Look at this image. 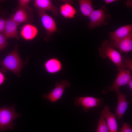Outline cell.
Masks as SVG:
<instances>
[{
	"label": "cell",
	"mask_w": 132,
	"mask_h": 132,
	"mask_svg": "<svg viewBox=\"0 0 132 132\" xmlns=\"http://www.w3.org/2000/svg\"><path fill=\"white\" fill-rule=\"evenodd\" d=\"M0 64L2 66L1 69L2 72L5 73L9 70L18 76H20L24 62L20 57L17 46L13 51L9 53L4 59L0 62Z\"/></svg>",
	"instance_id": "cell-1"
},
{
	"label": "cell",
	"mask_w": 132,
	"mask_h": 132,
	"mask_svg": "<svg viewBox=\"0 0 132 132\" xmlns=\"http://www.w3.org/2000/svg\"><path fill=\"white\" fill-rule=\"evenodd\" d=\"M15 105L11 107L4 105L0 108V132H5L8 130H13L16 124L13 121L20 116L15 112Z\"/></svg>",
	"instance_id": "cell-2"
},
{
	"label": "cell",
	"mask_w": 132,
	"mask_h": 132,
	"mask_svg": "<svg viewBox=\"0 0 132 132\" xmlns=\"http://www.w3.org/2000/svg\"><path fill=\"white\" fill-rule=\"evenodd\" d=\"M99 51L100 56L104 58H109L117 66L118 70L126 69L122 62V56L111 46L109 41L106 40L102 42Z\"/></svg>",
	"instance_id": "cell-3"
},
{
	"label": "cell",
	"mask_w": 132,
	"mask_h": 132,
	"mask_svg": "<svg viewBox=\"0 0 132 132\" xmlns=\"http://www.w3.org/2000/svg\"><path fill=\"white\" fill-rule=\"evenodd\" d=\"M104 102V100L102 98H98L90 96L76 97L74 99L76 106L81 107L87 112L92 108L101 107Z\"/></svg>",
	"instance_id": "cell-4"
},
{
	"label": "cell",
	"mask_w": 132,
	"mask_h": 132,
	"mask_svg": "<svg viewBox=\"0 0 132 132\" xmlns=\"http://www.w3.org/2000/svg\"><path fill=\"white\" fill-rule=\"evenodd\" d=\"M118 74L112 84L107 88H104L102 90L103 94H106L109 91L115 92L119 89L121 87L127 85L130 79L132 77L130 70L126 69L118 70Z\"/></svg>",
	"instance_id": "cell-5"
},
{
	"label": "cell",
	"mask_w": 132,
	"mask_h": 132,
	"mask_svg": "<svg viewBox=\"0 0 132 132\" xmlns=\"http://www.w3.org/2000/svg\"><path fill=\"white\" fill-rule=\"evenodd\" d=\"M107 9L105 6H102L100 9L93 10L89 18L90 22L88 25V28L92 29L102 24L107 25L108 22L105 20L106 18L109 19L110 15L106 12Z\"/></svg>",
	"instance_id": "cell-6"
},
{
	"label": "cell",
	"mask_w": 132,
	"mask_h": 132,
	"mask_svg": "<svg viewBox=\"0 0 132 132\" xmlns=\"http://www.w3.org/2000/svg\"><path fill=\"white\" fill-rule=\"evenodd\" d=\"M70 86V83L66 79L56 82L55 88L48 94H44L43 97L52 103L58 100L62 97L66 88Z\"/></svg>",
	"instance_id": "cell-7"
},
{
	"label": "cell",
	"mask_w": 132,
	"mask_h": 132,
	"mask_svg": "<svg viewBox=\"0 0 132 132\" xmlns=\"http://www.w3.org/2000/svg\"><path fill=\"white\" fill-rule=\"evenodd\" d=\"M37 11L46 31L47 37H50L54 33L59 32L56 22L52 17L46 13V12Z\"/></svg>",
	"instance_id": "cell-8"
},
{
	"label": "cell",
	"mask_w": 132,
	"mask_h": 132,
	"mask_svg": "<svg viewBox=\"0 0 132 132\" xmlns=\"http://www.w3.org/2000/svg\"><path fill=\"white\" fill-rule=\"evenodd\" d=\"M115 92L117 95L118 103L114 114L118 120H119L123 117L131 101L127 100V96L119 90Z\"/></svg>",
	"instance_id": "cell-9"
},
{
	"label": "cell",
	"mask_w": 132,
	"mask_h": 132,
	"mask_svg": "<svg viewBox=\"0 0 132 132\" xmlns=\"http://www.w3.org/2000/svg\"><path fill=\"white\" fill-rule=\"evenodd\" d=\"M109 42L114 48L118 49L121 52L127 53L132 50V33L124 38Z\"/></svg>",
	"instance_id": "cell-10"
},
{
	"label": "cell",
	"mask_w": 132,
	"mask_h": 132,
	"mask_svg": "<svg viewBox=\"0 0 132 132\" xmlns=\"http://www.w3.org/2000/svg\"><path fill=\"white\" fill-rule=\"evenodd\" d=\"M110 107L107 105L105 106L100 112L106 119V123L109 132H118V126L115 114L111 112Z\"/></svg>",
	"instance_id": "cell-11"
},
{
	"label": "cell",
	"mask_w": 132,
	"mask_h": 132,
	"mask_svg": "<svg viewBox=\"0 0 132 132\" xmlns=\"http://www.w3.org/2000/svg\"><path fill=\"white\" fill-rule=\"evenodd\" d=\"M34 6L37 10L44 12L50 11L55 16H57L59 14V8L55 6L51 0H35Z\"/></svg>",
	"instance_id": "cell-12"
},
{
	"label": "cell",
	"mask_w": 132,
	"mask_h": 132,
	"mask_svg": "<svg viewBox=\"0 0 132 132\" xmlns=\"http://www.w3.org/2000/svg\"><path fill=\"white\" fill-rule=\"evenodd\" d=\"M18 25L10 17L6 19L4 35L7 39L9 38L19 39L17 30Z\"/></svg>",
	"instance_id": "cell-13"
},
{
	"label": "cell",
	"mask_w": 132,
	"mask_h": 132,
	"mask_svg": "<svg viewBox=\"0 0 132 132\" xmlns=\"http://www.w3.org/2000/svg\"><path fill=\"white\" fill-rule=\"evenodd\" d=\"M132 33V25H125L110 33L111 40L117 41L124 38Z\"/></svg>",
	"instance_id": "cell-14"
},
{
	"label": "cell",
	"mask_w": 132,
	"mask_h": 132,
	"mask_svg": "<svg viewBox=\"0 0 132 132\" xmlns=\"http://www.w3.org/2000/svg\"><path fill=\"white\" fill-rule=\"evenodd\" d=\"M38 33V28L34 25L29 23H26L22 27L20 34L22 37L26 41L33 39Z\"/></svg>",
	"instance_id": "cell-15"
},
{
	"label": "cell",
	"mask_w": 132,
	"mask_h": 132,
	"mask_svg": "<svg viewBox=\"0 0 132 132\" xmlns=\"http://www.w3.org/2000/svg\"><path fill=\"white\" fill-rule=\"evenodd\" d=\"M44 66L46 71L50 74H55L60 72L63 66L61 61L55 57L48 59L44 63Z\"/></svg>",
	"instance_id": "cell-16"
},
{
	"label": "cell",
	"mask_w": 132,
	"mask_h": 132,
	"mask_svg": "<svg viewBox=\"0 0 132 132\" xmlns=\"http://www.w3.org/2000/svg\"><path fill=\"white\" fill-rule=\"evenodd\" d=\"M64 3L60 7V12L61 15L65 18L71 19L74 17L77 11L72 5L71 1H64Z\"/></svg>",
	"instance_id": "cell-17"
},
{
	"label": "cell",
	"mask_w": 132,
	"mask_h": 132,
	"mask_svg": "<svg viewBox=\"0 0 132 132\" xmlns=\"http://www.w3.org/2000/svg\"><path fill=\"white\" fill-rule=\"evenodd\" d=\"M15 11L16 12L10 17L18 25L28 22L29 18H30L29 16L32 19L27 11L24 9H19Z\"/></svg>",
	"instance_id": "cell-18"
},
{
	"label": "cell",
	"mask_w": 132,
	"mask_h": 132,
	"mask_svg": "<svg viewBox=\"0 0 132 132\" xmlns=\"http://www.w3.org/2000/svg\"><path fill=\"white\" fill-rule=\"evenodd\" d=\"M80 10L82 15L89 17L94 10L92 1L91 0H79Z\"/></svg>",
	"instance_id": "cell-19"
},
{
	"label": "cell",
	"mask_w": 132,
	"mask_h": 132,
	"mask_svg": "<svg viewBox=\"0 0 132 132\" xmlns=\"http://www.w3.org/2000/svg\"><path fill=\"white\" fill-rule=\"evenodd\" d=\"M31 0H19L18 1V6L14 10L16 11L18 9L22 8L26 10L29 15L32 17L33 16V9L29 5V4Z\"/></svg>",
	"instance_id": "cell-20"
},
{
	"label": "cell",
	"mask_w": 132,
	"mask_h": 132,
	"mask_svg": "<svg viewBox=\"0 0 132 132\" xmlns=\"http://www.w3.org/2000/svg\"><path fill=\"white\" fill-rule=\"evenodd\" d=\"M94 132H109L105 118L102 115L100 116L97 129Z\"/></svg>",
	"instance_id": "cell-21"
},
{
	"label": "cell",
	"mask_w": 132,
	"mask_h": 132,
	"mask_svg": "<svg viewBox=\"0 0 132 132\" xmlns=\"http://www.w3.org/2000/svg\"><path fill=\"white\" fill-rule=\"evenodd\" d=\"M122 62L125 67L129 69L130 71L132 70V60L128 57H125L122 56Z\"/></svg>",
	"instance_id": "cell-22"
},
{
	"label": "cell",
	"mask_w": 132,
	"mask_h": 132,
	"mask_svg": "<svg viewBox=\"0 0 132 132\" xmlns=\"http://www.w3.org/2000/svg\"><path fill=\"white\" fill-rule=\"evenodd\" d=\"M7 40L4 34L0 33V50L4 49L8 45Z\"/></svg>",
	"instance_id": "cell-23"
},
{
	"label": "cell",
	"mask_w": 132,
	"mask_h": 132,
	"mask_svg": "<svg viewBox=\"0 0 132 132\" xmlns=\"http://www.w3.org/2000/svg\"><path fill=\"white\" fill-rule=\"evenodd\" d=\"M118 132H132V128L128 123L124 122L120 131Z\"/></svg>",
	"instance_id": "cell-24"
},
{
	"label": "cell",
	"mask_w": 132,
	"mask_h": 132,
	"mask_svg": "<svg viewBox=\"0 0 132 132\" xmlns=\"http://www.w3.org/2000/svg\"><path fill=\"white\" fill-rule=\"evenodd\" d=\"M6 19L2 17H0V33L4 34Z\"/></svg>",
	"instance_id": "cell-25"
},
{
	"label": "cell",
	"mask_w": 132,
	"mask_h": 132,
	"mask_svg": "<svg viewBox=\"0 0 132 132\" xmlns=\"http://www.w3.org/2000/svg\"><path fill=\"white\" fill-rule=\"evenodd\" d=\"M6 78L4 75L1 71H0V86L3 83Z\"/></svg>",
	"instance_id": "cell-26"
},
{
	"label": "cell",
	"mask_w": 132,
	"mask_h": 132,
	"mask_svg": "<svg viewBox=\"0 0 132 132\" xmlns=\"http://www.w3.org/2000/svg\"><path fill=\"white\" fill-rule=\"evenodd\" d=\"M128 85L131 90H132V77L128 82Z\"/></svg>",
	"instance_id": "cell-27"
},
{
	"label": "cell",
	"mask_w": 132,
	"mask_h": 132,
	"mask_svg": "<svg viewBox=\"0 0 132 132\" xmlns=\"http://www.w3.org/2000/svg\"><path fill=\"white\" fill-rule=\"evenodd\" d=\"M116 1V0H104L106 4L113 2Z\"/></svg>",
	"instance_id": "cell-28"
},
{
	"label": "cell",
	"mask_w": 132,
	"mask_h": 132,
	"mask_svg": "<svg viewBox=\"0 0 132 132\" xmlns=\"http://www.w3.org/2000/svg\"></svg>",
	"instance_id": "cell-29"
}]
</instances>
